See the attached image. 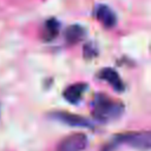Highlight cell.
Segmentation results:
<instances>
[{"mask_svg":"<svg viewBox=\"0 0 151 151\" xmlns=\"http://www.w3.org/2000/svg\"><path fill=\"white\" fill-rule=\"evenodd\" d=\"M58 32H59V22L55 19L47 20L44 26V39L52 40L54 39V37L58 35Z\"/></svg>","mask_w":151,"mask_h":151,"instance_id":"obj_9","label":"cell"},{"mask_svg":"<svg viewBox=\"0 0 151 151\" xmlns=\"http://www.w3.org/2000/svg\"><path fill=\"white\" fill-rule=\"evenodd\" d=\"M84 35H85V29L79 25L68 26L65 31V39L70 45L79 42L80 40H83Z\"/></svg>","mask_w":151,"mask_h":151,"instance_id":"obj_8","label":"cell"},{"mask_svg":"<svg viewBox=\"0 0 151 151\" xmlns=\"http://www.w3.org/2000/svg\"><path fill=\"white\" fill-rule=\"evenodd\" d=\"M96 18L101 25H104L107 28L113 27L116 25V22H117L116 14L113 13V11L110 7H107L105 5L97 6V8H96Z\"/></svg>","mask_w":151,"mask_h":151,"instance_id":"obj_5","label":"cell"},{"mask_svg":"<svg viewBox=\"0 0 151 151\" xmlns=\"http://www.w3.org/2000/svg\"><path fill=\"white\" fill-rule=\"evenodd\" d=\"M98 78L107 81L116 91L118 92H122L124 90V84L122 81V79L119 78V74L113 70V68H110V67H106V68H103L99 74H98Z\"/></svg>","mask_w":151,"mask_h":151,"instance_id":"obj_6","label":"cell"},{"mask_svg":"<svg viewBox=\"0 0 151 151\" xmlns=\"http://www.w3.org/2000/svg\"><path fill=\"white\" fill-rule=\"evenodd\" d=\"M87 85L84 84V83H78V84H73L71 86H68L65 91H64V98L71 103V104H77L81 97H83V93L84 91L86 90Z\"/></svg>","mask_w":151,"mask_h":151,"instance_id":"obj_7","label":"cell"},{"mask_svg":"<svg viewBox=\"0 0 151 151\" xmlns=\"http://www.w3.org/2000/svg\"><path fill=\"white\" fill-rule=\"evenodd\" d=\"M53 117L64 123V124H67V125H71V126H77V127H88L91 129L93 125L92 123L81 117V116H78V114H73V113H70V112H55L53 113Z\"/></svg>","mask_w":151,"mask_h":151,"instance_id":"obj_4","label":"cell"},{"mask_svg":"<svg viewBox=\"0 0 151 151\" xmlns=\"http://www.w3.org/2000/svg\"><path fill=\"white\" fill-rule=\"evenodd\" d=\"M87 146V137L84 133H73L65 137L57 146L55 151H84Z\"/></svg>","mask_w":151,"mask_h":151,"instance_id":"obj_3","label":"cell"},{"mask_svg":"<svg viewBox=\"0 0 151 151\" xmlns=\"http://www.w3.org/2000/svg\"><path fill=\"white\" fill-rule=\"evenodd\" d=\"M91 111L94 119L105 123L119 118L124 111V105L106 94L98 93L91 103Z\"/></svg>","mask_w":151,"mask_h":151,"instance_id":"obj_1","label":"cell"},{"mask_svg":"<svg viewBox=\"0 0 151 151\" xmlns=\"http://www.w3.org/2000/svg\"><path fill=\"white\" fill-rule=\"evenodd\" d=\"M116 143L126 144L130 147L137 150H149L151 146V134L149 131L142 132H129L124 134H119L116 137Z\"/></svg>","mask_w":151,"mask_h":151,"instance_id":"obj_2","label":"cell"}]
</instances>
